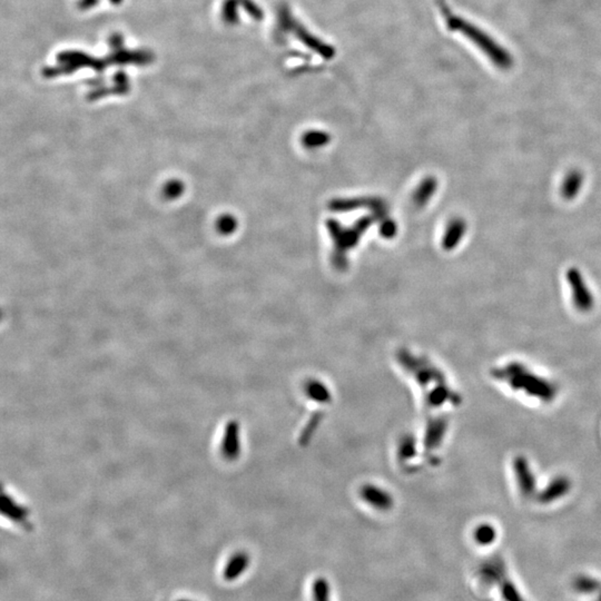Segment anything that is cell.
I'll list each match as a JSON object with an SVG mask.
<instances>
[{
    "mask_svg": "<svg viewBox=\"0 0 601 601\" xmlns=\"http://www.w3.org/2000/svg\"><path fill=\"white\" fill-rule=\"evenodd\" d=\"M495 377L504 380L516 391H525L528 395L543 401L554 400V386L543 377L528 371L525 366L512 363L495 372Z\"/></svg>",
    "mask_w": 601,
    "mask_h": 601,
    "instance_id": "6da1fadb",
    "label": "cell"
},
{
    "mask_svg": "<svg viewBox=\"0 0 601 601\" xmlns=\"http://www.w3.org/2000/svg\"><path fill=\"white\" fill-rule=\"evenodd\" d=\"M567 283L571 290L572 304L578 311L589 312L595 307V298L584 275L577 268H568L566 273Z\"/></svg>",
    "mask_w": 601,
    "mask_h": 601,
    "instance_id": "7a4b0ae2",
    "label": "cell"
},
{
    "mask_svg": "<svg viewBox=\"0 0 601 601\" xmlns=\"http://www.w3.org/2000/svg\"><path fill=\"white\" fill-rule=\"evenodd\" d=\"M585 184V175L580 169H571L563 176L560 184V195L563 200H574L579 196Z\"/></svg>",
    "mask_w": 601,
    "mask_h": 601,
    "instance_id": "3957f363",
    "label": "cell"
},
{
    "mask_svg": "<svg viewBox=\"0 0 601 601\" xmlns=\"http://www.w3.org/2000/svg\"><path fill=\"white\" fill-rule=\"evenodd\" d=\"M515 473H516L517 480H518L519 489L521 491L522 495H526V497L532 495L534 493V488H536V479H534L532 470L528 464L527 460L523 459V458H518L515 461Z\"/></svg>",
    "mask_w": 601,
    "mask_h": 601,
    "instance_id": "277c9868",
    "label": "cell"
},
{
    "mask_svg": "<svg viewBox=\"0 0 601 601\" xmlns=\"http://www.w3.org/2000/svg\"><path fill=\"white\" fill-rule=\"evenodd\" d=\"M570 488V482L567 478H556L551 481L543 493H540L539 500L543 504H549L552 501L557 500L566 495Z\"/></svg>",
    "mask_w": 601,
    "mask_h": 601,
    "instance_id": "5b68a950",
    "label": "cell"
},
{
    "mask_svg": "<svg viewBox=\"0 0 601 601\" xmlns=\"http://www.w3.org/2000/svg\"><path fill=\"white\" fill-rule=\"evenodd\" d=\"M250 565V557L244 552H239L231 558L224 570V578L227 581L236 580L246 571Z\"/></svg>",
    "mask_w": 601,
    "mask_h": 601,
    "instance_id": "8992f818",
    "label": "cell"
},
{
    "mask_svg": "<svg viewBox=\"0 0 601 601\" xmlns=\"http://www.w3.org/2000/svg\"><path fill=\"white\" fill-rule=\"evenodd\" d=\"M313 601H331V586L325 578H318L314 581Z\"/></svg>",
    "mask_w": 601,
    "mask_h": 601,
    "instance_id": "52a82bcc",
    "label": "cell"
},
{
    "mask_svg": "<svg viewBox=\"0 0 601 601\" xmlns=\"http://www.w3.org/2000/svg\"><path fill=\"white\" fill-rule=\"evenodd\" d=\"M475 538L480 543H489L495 538V531L489 526H482L475 532Z\"/></svg>",
    "mask_w": 601,
    "mask_h": 601,
    "instance_id": "ba28073f",
    "label": "cell"
},
{
    "mask_svg": "<svg viewBox=\"0 0 601 601\" xmlns=\"http://www.w3.org/2000/svg\"><path fill=\"white\" fill-rule=\"evenodd\" d=\"M183 601H186V600H183Z\"/></svg>",
    "mask_w": 601,
    "mask_h": 601,
    "instance_id": "9c48e42d",
    "label": "cell"
}]
</instances>
